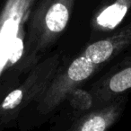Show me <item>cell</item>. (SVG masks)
Masks as SVG:
<instances>
[{
  "mask_svg": "<svg viewBox=\"0 0 131 131\" xmlns=\"http://www.w3.org/2000/svg\"><path fill=\"white\" fill-rule=\"evenodd\" d=\"M59 54L47 58L37 65L24 84L12 91L0 102V125L15 119L28 105L39 102L61 68Z\"/></svg>",
  "mask_w": 131,
  "mask_h": 131,
  "instance_id": "cell-1",
  "label": "cell"
},
{
  "mask_svg": "<svg viewBox=\"0 0 131 131\" xmlns=\"http://www.w3.org/2000/svg\"><path fill=\"white\" fill-rule=\"evenodd\" d=\"M74 6V0H43L31 15L30 38L33 50L49 46L66 29Z\"/></svg>",
  "mask_w": 131,
  "mask_h": 131,
  "instance_id": "cell-2",
  "label": "cell"
},
{
  "mask_svg": "<svg viewBox=\"0 0 131 131\" xmlns=\"http://www.w3.org/2000/svg\"><path fill=\"white\" fill-rule=\"evenodd\" d=\"M97 65L84 54L74 59L68 67H61L43 96L39 100V111L47 114L54 111L74 89L91 77Z\"/></svg>",
  "mask_w": 131,
  "mask_h": 131,
  "instance_id": "cell-3",
  "label": "cell"
},
{
  "mask_svg": "<svg viewBox=\"0 0 131 131\" xmlns=\"http://www.w3.org/2000/svg\"><path fill=\"white\" fill-rule=\"evenodd\" d=\"M35 0H6L0 13V77L6 70L19 31L24 27Z\"/></svg>",
  "mask_w": 131,
  "mask_h": 131,
  "instance_id": "cell-4",
  "label": "cell"
},
{
  "mask_svg": "<svg viewBox=\"0 0 131 131\" xmlns=\"http://www.w3.org/2000/svg\"><path fill=\"white\" fill-rule=\"evenodd\" d=\"M129 45H131V24L112 36L92 43L86 48L84 55L98 66L111 59Z\"/></svg>",
  "mask_w": 131,
  "mask_h": 131,
  "instance_id": "cell-5",
  "label": "cell"
},
{
  "mask_svg": "<svg viewBox=\"0 0 131 131\" xmlns=\"http://www.w3.org/2000/svg\"><path fill=\"white\" fill-rule=\"evenodd\" d=\"M131 89V58L112 75L101 80L93 90V97L98 103H107L117 95Z\"/></svg>",
  "mask_w": 131,
  "mask_h": 131,
  "instance_id": "cell-6",
  "label": "cell"
},
{
  "mask_svg": "<svg viewBox=\"0 0 131 131\" xmlns=\"http://www.w3.org/2000/svg\"><path fill=\"white\" fill-rule=\"evenodd\" d=\"M120 113V106L113 102L77 119L70 129L77 131H104L109 129Z\"/></svg>",
  "mask_w": 131,
  "mask_h": 131,
  "instance_id": "cell-7",
  "label": "cell"
},
{
  "mask_svg": "<svg viewBox=\"0 0 131 131\" xmlns=\"http://www.w3.org/2000/svg\"><path fill=\"white\" fill-rule=\"evenodd\" d=\"M130 6L131 0H116L97 15L95 24L101 29H114L121 23Z\"/></svg>",
  "mask_w": 131,
  "mask_h": 131,
  "instance_id": "cell-8",
  "label": "cell"
},
{
  "mask_svg": "<svg viewBox=\"0 0 131 131\" xmlns=\"http://www.w3.org/2000/svg\"><path fill=\"white\" fill-rule=\"evenodd\" d=\"M69 102L75 110L85 111L90 110L93 105V97L91 93L80 88H75L68 95Z\"/></svg>",
  "mask_w": 131,
  "mask_h": 131,
  "instance_id": "cell-9",
  "label": "cell"
}]
</instances>
